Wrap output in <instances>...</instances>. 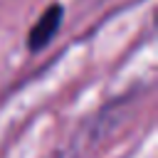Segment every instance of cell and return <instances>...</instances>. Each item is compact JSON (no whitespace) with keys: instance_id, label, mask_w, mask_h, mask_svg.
<instances>
[{"instance_id":"1","label":"cell","mask_w":158,"mask_h":158,"mask_svg":"<svg viewBox=\"0 0 158 158\" xmlns=\"http://www.w3.org/2000/svg\"><path fill=\"white\" fill-rule=\"evenodd\" d=\"M62 22H64V5L62 2H49L47 10L32 22L30 32H27V49L30 52H42L47 44H52V40L59 35L62 30Z\"/></svg>"}]
</instances>
